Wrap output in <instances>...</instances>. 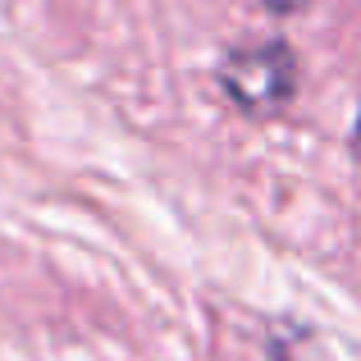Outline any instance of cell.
I'll list each match as a JSON object with an SVG mask.
<instances>
[{"mask_svg":"<svg viewBox=\"0 0 361 361\" xmlns=\"http://www.w3.org/2000/svg\"><path fill=\"white\" fill-rule=\"evenodd\" d=\"M220 87L243 119L265 123L283 115L298 97V55L288 42H274V37L233 46L220 60Z\"/></svg>","mask_w":361,"mask_h":361,"instance_id":"1","label":"cell"},{"mask_svg":"<svg viewBox=\"0 0 361 361\" xmlns=\"http://www.w3.org/2000/svg\"><path fill=\"white\" fill-rule=\"evenodd\" d=\"M265 353L270 361H348V353L325 334V329L307 325V320L279 316L265 329Z\"/></svg>","mask_w":361,"mask_h":361,"instance_id":"2","label":"cell"},{"mask_svg":"<svg viewBox=\"0 0 361 361\" xmlns=\"http://www.w3.org/2000/svg\"><path fill=\"white\" fill-rule=\"evenodd\" d=\"M265 9H270V14H298V9H307L311 0H261Z\"/></svg>","mask_w":361,"mask_h":361,"instance_id":"3","label":"cell"},{"mask_svg":"<svg viewBox=\"0 0 361 361\" xmlns=\"http://www.w3.org/2000/svg\"><path fill=\"white\" fill-rule=\"evenodd\" d=\"M353 151L361 156V115H357V123H353Z\"/></svg>","mask_w":361,"mask_h":361,"instance_id":"4","label":"cell"}]
</instances>
